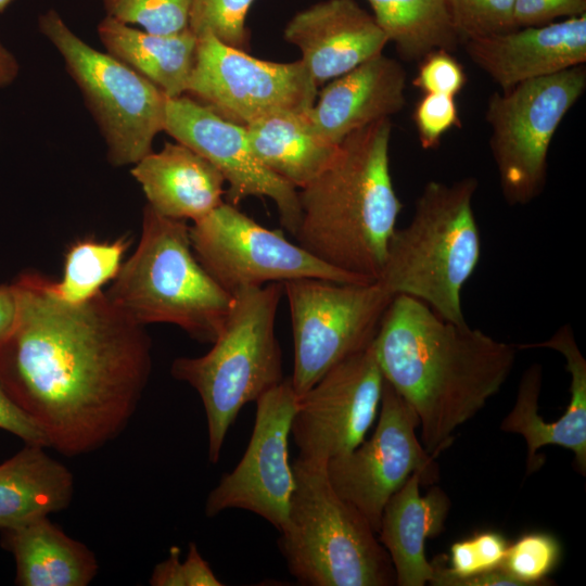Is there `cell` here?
Masks as SVG:
<instances>
[{
	"instance_id": "1",
	"label": "cell",
	"mask_w": 586,
	"mask_h": 586,
	"mask_svg": "<svg viewBox=\"0 0 586 586\" xmlns=\"http://www.w3.org/2000/svg\"><path fill=\"white\" fill-rule=\"evenodd\" d=\"M16 313L0 339V382L13 403L65 456L92 453L117 437L141 400L152 343L102 291L69 304L47 277L12 283Z\"/></svg>"
},
{
	"instance_id": "2",
	"label": "cell",
	"mask_w": 586,
	"mask_h": 586,
	"mask_svg": "<svg viewBox=\"0 0 586 586\" xmlns=\"http://www.w3.org/2000/svg\"><path fill=\"white\" fill-rule=\"evenodd\" d=\"M373 348L384 380L415 410L420 442L435 457L500 391L518 351L408 295L393 297Z\"/></svg>"
},
{
	"instance_id": "3",
	"label": "cell",
	"mask_w": 586,
	"mask_h": 586,
	"mask_svg": "<svg viewBox=\"0 0 586 586\" xmlns=\"http://www.w3.org/2000/svg\"><path fill=\"white\" fill-rule=\"evenodd\" d=\"M391 118L345 137L331 163L298 192L297 244L320 262L375 281L403 204L390 169Z\"/></svg>"
},
{
	"instance_id": "4",
	"label": "cell",
	"mask_w": 586,
	"mask_h": 586,
	"mask_svg": "<svg viewBox=\"0 0 586 586\" xmlns=\"http://www.w3.org/2000/svg\"><path fill=\"white\" fill-rule=\"evenodd\" d=\"M477 187L474 177L426 182L410 222L394 230L375 281L393 296H411L448 321L466 322L461 293L481 257L472 206Z\"/></svg>"
},
{
	"instance_id": "5",
	"label": "cell",
	"mask_w": 586,
	"mask_h": 586,
	"mask_svg": "<svg viewBox=\"0 0 586 586\" xmlns=\"http://www.w3.org/2000/svg\"><path fill=\"white\" fill-rule=\"evenodd\" d=\"M189 227L146 204L138 245L105 294L140 326L170 323L198 341L213 343L232 295L195 257Z\"/></svg>"
},
{
	"instance_id": "6",
	"label": "cell",
	"mask_w": 586,
	"mask_h": 586,
	"mask_svg": "<svg viewBox=\"0 0 586 586\" xmlns=\"http://www.w3.org/2000/svg\"><path fill=\"white\" fill-rule=\"evenodd\" d=\"M282 295L280 282L235 292L212 348L171 364V375L191 385L201 397L213 463L218 461L240 410L284 379L275 330Z\"/></svg>"
},
{
	"instance_id": "7",
	"label": "cell",
	"mask_w": 586,
	"mask_h": 586,
	"mask_svg": "<svg viewBox=\"0 0 586 586\" xmlns=\"http://www.w3.org/2000/svg\"><path fill=\"white\" fill-rule=\"evenodd\" d=\"M279 548L307 586H393L392 560L368 520L332 488L326 466L296 458Z\"/></svg>"
},
{
	"instance_id": "8",
	"label": "cell",
	"mask_w": 586,
	"mask_h": 586,
	"mask_svg": "<svg viewBox=\"0 0 586 586\" xmlns=\"http://www.w3.org/2000/svg\"><path fill=\"white\" fill-rule=\"evenodd\" d=\"M82 94L106 144L107 161L133 165L152 152L164 131L167 97L149 79L107 52L85 42L50 9L38 18Z\"/></svg>"
},
{
	"instance_id": "9",
	"label": "cell",
	"mask_w": 586,
	"mask_h": 586,
	"mask_svg": "<svg viewBox=\"0 0 586 586\" xmlns=\"http://www.w3.org/2000/svg\"><path fill=\"white\" fill-rule=\"evenodd\" d=\"M585 89L586 67L582 64L488 98L489 148L509 205H526L543 192L552 138Z\"/></svg>"
},
{
	"instance_id": "10",
	"label": "cell",
	"mask_w": 586,
	"mask_h": 586,
	"mask_svg": "<svg viewBox=\"0 0 586 586\" xmlns=\"http://www.w3.org/2000/svg\"><path fill=\"white\" fill-rule=\"evenodd\" d=\"M294 346L290 377L297 396L327 371L369 347L393 300L379 282L301 278L283 283Z\"/></svg>"
},
{
	"instance_id": "11",
	"label": "cell",
	"mask_w": 586,
	"mask_h": 586,
	"mask_svg": "<svg viewBox=\"0 0 586 586\" xmlns=\"http://www.w3.org/2000/svg\"><path fill=\"white\" fill-rule=\"evenodd\" d=\"M193 253L229 294L245 288L318 278L345 283L373 282L333 268L224 202L189 227Z\"/></svg>"
},
{
	"instance_id": "12",
	"label": "cell",
	"mask_w": 586,
	"mask_h": 586,
	"mask_svg": "<svg viewBox=\"0 0 586 586\" xmlns=\"http://www.w3.org/2000/svg\"><path fill=\"white\" fill-rule=\"evenodd\" d=\"M196 37L187 93L218 115L246 126L276 113H304L314 105L318 86L301 60L265 61L211 33Z\"/></svg>"
},
{
	"instance_id": "13",
	"label": "cell",
	"mask_w": 586,
	"mask_h": 586,
	"mask_svg": "<svg viewBox=\"0 0 586 586\" xmlns=\"http://www.w3.org/2000/svg\"><path fill=\"white\" fill-rule=\"evenodd\" d=\"M379 409L370 438L326 463L332 488L359 510L377 534L387 500L412 473L422 474L423 485L438 480L436 457L417 436L415 410L385 380Z\"/></svg>"
},
{
	"instance_id": "14",
	"label": "cell",
	"mask_w": 586,
	"mask_h": 586,
	"mask_svg": "<svg viewBox=\"0 0 586 586\" xmlns=\"http://www.w3.org/2000/svg\"><path fill=\"white\" fill-rule=\"evenodd\" d=\"M383 383L373 342L327 371L297 398L290 432L297 458L326 466L360 445L378 416Z\"/></svg>"
},
{
	"instance_id": "15",
	"label": "cell",
	"mask_w": 586,
	"mask_h": 586,
	"mask_svg": "<svg viewBox=\"0 0 586 586\" xmlns=\"http://www.w3.org/2000/svg\"><path fill=\"white\" fill-rule=\"evenodd\" d=\"M297 398L288 377L255 400L249 445L237 467L208 494L207 517L234 508L262 517L279 532L285 526L294 489L289 437Z\"/></svg>"
},
{
	"instance_id": "16",
	"label": "cell",
	"mask_w": 586,
	"mask_h": 586,
	"mask_svg": "<svg viewBox=\"0 0 586 586\" xmlns=\"http://www.w3.org/2000/svg\"><path fill=\"white\" fill-rule=\"evenodd\" d=\"M164 131L220 171L228 183L227 203L237 206L249 196L269 198L281 225L296 233L301 219L298 191L260 163L249 143L245 126L180 95L166 100Z\"/></svg>"
},
{
	"instance_id": "17",
	"label": "cell",
	"mask_w": 586,
	"mask_h": 586,
	"mask_svg": "<svg viewBox=\"0 0 586 586\" xmlns=\"http://www.w3.org/2000/svg\"><path fill=\"white\" fill-rule=\"evenodd\" d=\"M283 38L300 49V60L318 87L382 53L388 42L356 0H324L297 12Z\"/></svg>"
},
{
	"instance_id": "18",
	"label": "cell",
	"mask_w": 586,
	"mask_h": 586,
	"mask_svg": "<svg viewBox=\"0 0 586 586\" xmlns=\"http://www.w3.org/2000/svg\"><path fill=\"white\" fill-rule=\"evenodd\" d=\"M471 61L507 90L586 62V13L539 26L469 39Z\"/></svg>"
},
{
	"instance_id": "19",
	"label": "cell",
	"mask_w": 586,
	"mask_h": 586,
	"mask_svg": "<svg viewBox=\"0 0 586 586\" xmlns=\"http://www.w3.org/2000/svg\"><path fill=\"white\" fill-rule=\"evenodd\" d=\"M406 78L399 62L380 53L327 84L307 117L321 137L340 144L349 133L400 112Z\"/></svg>"
},
{
	"instance_id": "20",
	"label": "cell",
	"mask_w": 586,
	"mask_h": 586,
	"mask_svg": "<svg viewBox=\"0 0 586 586\" xmlns=\"http://www.w3.org/2000/svg\"><path fill=\"white\" fill-rule=\"evenodd\" d=\"M131 175L148 205L162 216L196 221L224 203L225 178L206 158L177 142H166L133 164Z\"/></svg>"
},
{
	"instance_id": "21",
	"label": "cell",
	"mask_w": 586,
	"mask_h": 586,
	"mask_svg": "<svg viewBox=\"0 0 586 586\" xmlns=\"http://www.w3.org/2000/svg\"><path fill=\"white\" fill-rule=\"evenodd\" d=\"M423 477L412 473L387 500L378 538L387 551L398 586L431 584L434 565L425 557V542L444 531L451 502L446 493L432 485L422 496Z\"/></svg>"
},
{
	"instance_id": "22",
	"label": "cell",
	"mask_w": 586,
	"mask_h": 586,
	"mask_svg": "<svg viewBox=\"0 0 586 586\" xmlns=\"http://www.w3.org/2000/svg\"><path fill=\"white\" fill-rule=\"evenodd\" d=\"M1 545L14 557L20 586H86L99 570L94 553L48 517L1 531Z\"/></svg>"
},
{
	"instance_id": "23",
	"label": "cell",
	"mask_w": 586,
	"mask_h": 586,
	"mask_svg": "<svg viewBox=\"0 0 586 586\" xmlns=\"http://www.w3.org/2000/svg\"><path fill=\"white\" fill-rule=\"evenodd\" d=\"M25 444L0 463V531L64 510L74 495V476L66 466Z\"/></svg>"
},
{
	"instance_id": "24",
	"label": "cell",
	"mask_w": 586,
	"mask_h": 586,
	"mask_svg": "<svg viewBox=\"0 0 586 586\" xmlns=\"http://www.w3.org/2000/svg\"><path fill=\"white\" fill-rule=\"evenodd\" d=\"M97 31L105 52L149 79L167 98L187 92L198 43V37L190 28L156 35L106 15L98 24Z\"/></svg>"
},
{
	"instance_id": "25",
	"label": "cell",
	"mask_w": 586,
	"mask_h": 586,
	"mask_svg": "<svg viewBox=\"0 0 586 586\" xmlns=\"http://www.w3.org/2000/svg\"><path fill=\"white\" fill-rule=\"evenodd\" d=\"M307 112L276 113L245 126L260 163L296 189L311 182L339 149L316 131Z\"/></svg>"
},
{
	"instance_id": "26",
	"label": "cell",
	"mask_w": 586,
	"mask_h": 586,
	"mask_svg": "<svg viewBox=\"0 0 586 586\" xmlns=\"http://www.w3.org/2000/svg\"><path fill=\"white\" fill-rule=\"evenodd\" d=\"M373 16L399 55L409 61L443 49L454 51L460 38L444 0H368Z\"/></svg>"
},
{
	"instance_id": "27",
	"label": "cell",
	"mask_w": 586,
	"mask_h": 586,
	"mask_svg": "<svg viewBox=\"0 0 586 586\" xmlns=\"http://www.w3.org/2000/svg\"><path fill=\"white\" fill-rule=\"evenodd\" d=\"M129 244L127 237L113 242H75L65 254L61 280H51L53 293L69 304H79L93 297L106 282L115 278Z\"/></svg>"
},
{
	"instance_id": "28",
	"label": "cell",
	"mask_w": 586,
	"mask_h": 586,
	"mask_svg": "<svg viewBox=\"0 0 586 586\" xmlns=\"http://www.w3.org/2000/svg\"><path fill=\"white\" fill-rule=\"evenodd\" d=\"M508 543L497 532H482L450 546L449 566L446 557L433 563L434 577L430 585L448 586L453 579L464 578L499 568L505 559Z\"/></svg>"
},
{
	"instance_id": "29",
	"label": "cell",
	"mask_w": 586,
	"mask_h": 586,
	"mask_svg": "<svg viewBox=\"0 0 586 586\" xmlns=\"http://www.w3.org/2000/svg\"><path fill=\"white\" fill-rule=\"evenodd\" d=\"M106 15L145 31L170 35L189 28L191 0H102Z\"/></svg>"
},
{
	"instance_id": "30",
	"label": "cell",
	"mask_w": 586,
	"mask_h": 586,
	"mask_svg": "<svg viewBox=\"0 0 586 586\" xmlns=\"http://www.w3.org/2000/svg\"><path fill=\"white\" fill-rule=\"evenodd\" d=\"M561 557V546L556 537L547 533H528L508 546L501 563L522 586L550 585L547 575L556 568Z\"/></svg>"
},
{
	"instance_id": "31",
	"label": "cell",
	"mask_w": 586,
	"mask_h": 586,
	"mask_svg": "<svg viewBox=\"0 0 586 586\" xmlns=\"http://www.w3.org/2000/svg\"><path fill=\"white\" fill-rule=\"evenodd\" d=\"M460 40L489 37L513 30L514 0H444Z\"/></svg>"
},
{
	"instance_id": "32",
	"label": "cell",
	"mask_w": 586,
	"mask_h": 586,
	"mask_svg": "<svg viewBox=\"0 0 586 586\" xmlns=\"http://www.w3.org/2000/svg\"><path fill=\"white\" fill-rule=\"evenodd\" d=\"M254 0H191L189 28L196 35L213 34L221 42L244 50L245 20Z\"/></svg>"
},
{
	"instance_id": "33",
	"label": "cell",
	"mask_w": 586,
	"mask_h": 586,
	"mask_svg": "<svg viewBox=\"0 0 586 586\" xmlns=\"http://www.w3.org/2000/svg\"><path fill=\"white\" fill-rule=\"evenodd\" d=\"M420 144L425 150L440 145L443 136L454 127H461L455 97L423 93L412 113Z\"/></svg>"
},
{
	"instance_id": "34",
	"label": "cell",
	"mask_w": 586,
	"mask_h": 586,
	"mask_svg": "<svg viewBox=\"0 0 586 586\" xmlns=\"http://www.w3.org/2000/svg\"><path fill=\"white\" fill-rule=\"evenodd\" d=\"M412 85L423 93L455 97L463 89L467 77L462 65L443 49L434 50L420 60Z\"/></svg>"
},
{
	"instance_id": "35",
	"label": "cell",
	"mask_w": 586,
	"mask_h": 586,
	"mask_svg": "<svg viewBox=\"0 0 586 586\" xmlns=\"http://www.w3.org/2000/svg\"><path fill=\"white\" fill-rule=\"evenodd\" d=\"M586 13V0H514L517 27L539 26Z\"/></svg>"
},
{
	"instance_id": "36",
	"label": "cell",
	"mask_w": 586,
	"mask_h": 586,
	"mask_svg": "<svg viewBox=\"0 0 586 586\" xmlns=\"http://www.w3.org/2000/svg\"><path fill=\"white\" fill-rule=\"evenodd\" d=\"M0 429L17 436L25 444L48 447L42 431L9 397L0 382Z\"/></svg>"
},
{
	"instance_id": "37",
	"label": "cell",
	"mask_w": 586,
	"mask_h": 586,
	"mask_svg": "<svg viewBox=\"0 0 586 586\" xmlns=\"http://www.w3.org/2000/svg\"><path fill=\"white\" fill-rule=\"evenodd\" d=\"M184 586H221L208 562L201 556L194 543L189 544V550L182 562Z\"/></svg>"
},
{
	"instance_id": "38",
	"label": "cell",
	"mask_w": 586,
	"mask_h": 586,
	"mask_svg": "<svg viewBox=\"0 0 586 586\" xmlns=\"http://www.w3.org/2000/svg\"><path fill=\"white\" fill-rule=\"evenodd\" d=\"M180 548L171 546L168 557L157 563L150 577L152 586H184Z\"/></svg>"
},
{
	"instance_id": "39",
	"label": "cell",
	"mask_w": 586,
	"mask_h": 586,
	"mask_svg": "<svg viewBox=\"0 0 586 586\" xmlns=\"http://www.w3.org/2000/svg\"><path fill=\"white\" fill-rule=\"evenodd\" d=\"M448 586H522L504 568L499 566L473 576L453 579Z\"/></svg>"
},
{
	"instance_id": "40",
	"label": "cell",
	"mask_w": 586,
	"mask_h": 586,
	"mask_svg": "<svg viewBox=\"0 0 586 586\" xmlns=\"http://www.w3.org/2000/svg\"><path fill=\"white\" fill-rule=\"evenodd\" d=\"M16 313V298L12 284L0 285V339L13 324Z\"/></svg>"
},
{
	"instance_id": "41",
	"label": "cell",
	"mask_w": 586,
	"mask_h": 586,
	"mask_svg": "<svg viewBox=\"0 0 586 586\" xmlns=\"http://www.w3.org/2000/svg\"><path fill=\"white\" fill-rule=\"evenodd\" d=\"M20 73L14 54L0 42V89L11 85Z\"/></svg>"
},
{
	"instance_id": "42",
	"label": "cell",
	"mask_w": 586,
	"mask_h": 586,
	"mask_svg": "<svg viewBox=\"0 0 586 586\" xmlns=\"http://www.w3.org/2000/svg\"><path fill=\"white\" fill-rule=\"evenodd\" d=\"M14 0H0V13H3Z\"/></svg>"
}]
</instances>
